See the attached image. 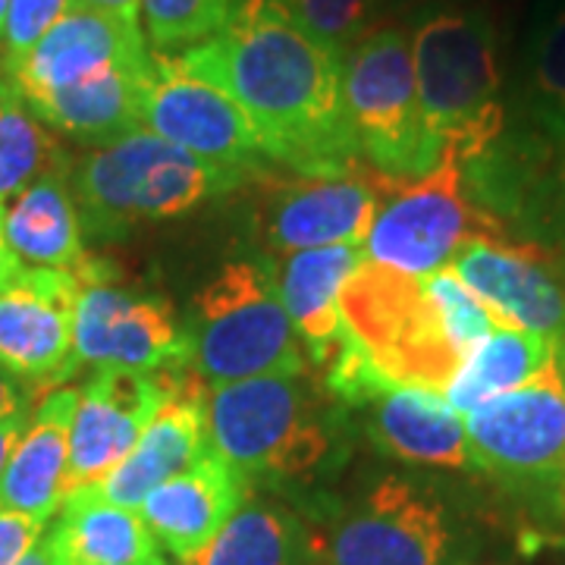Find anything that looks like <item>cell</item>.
<instances>
[{"label":"cell","instance_id":"cell-31","mask_svg":"<svg viewBox=\"0 0 565 565\" xmlns=\"http://www.w3.org/2000/svg\"><path fill=\"white\" fill-rule=\"evenodd\" d=\"M236 3L239 0H141V32L158 54H180L223 32Z\"/></svg>","mask_w":565,"mask_h":565},{"label":"cell","instance_id":"cell-23","mask_svg":"<svg viewBox=\"0 0 565 565\" xmlns=\"http://www.w3.org/2000/svg\"><path fill=\"white\" fill-rule=\"evenodd\" d=\"M362 262V245L305 248V252H289L277 262H270L282 308L302 340L308 364L318 362L345 333L340 299H343L345 282Z\"/></svg>","mask_w":565,"mask_h":565},{"label":"cell","instance_id":"cell-28","mask_svg":"<svg viewBox=\"0 0 565 565\" xmlns=\"http://www.w3.org/2000/svg\"><path fill=\"white\" fill-rule=\"evenodd\" d=\"M553 359L556 345L546 337L515 327H497L465 352L456 374L444 386V399L465 418L509 390L531 384Z\"/></svg>","mask_w":565,"mask_h":565},{"label":"cell","instance_id":"cell-11","mask_svg":"<svg viewBox=\"0 0 565 565\" xmlns=\"http://www.w3.org/2000/svg\"><path fill=\"white\" fill-rule=\"evenodd\" d=\"M478 236L505 233L471 202L462 163L446 161L422 180L399 182L386 195L364 239V258L408 277H430Z\"/></svg>","mask_w":565,"mask_h":565},{"label":"cell","instance_id":"cell-25","mask_svg":"<svg viewBox=\"0 0 565 565\" xmlns=\"http://www.w3.org/2000/svg\"><path fill=\"white\" fill-rule=\"evenodd\" d=\"M44 537L54 565H148L161 556L139 512L107 503L92 487L66 493Z\"/></svg>","mask_w":565,"mask_h":565},{"label":"cell","instance_id":"cell-37","mask_svg":"<svg viewBox=\"0 0 565 565\" xmlns=\"http://www.w3.org/2000/svg\"><path fill=\"white\" fill-rule=\"evenodd\" d=\"M76 3L92 7V10H102V13H110V17H120V20L126 22H139L141 0H76Z\"/></svg>","mask_w":565,"mask_h":565},{"label":"cell","instance_id":"cell-41","mask_svg":"<svg viewBox=\"0 0 565 565\" xmlns=\"http://www.w3.org/2000/svg\"><path fill=\"white\" fill-rule=\"evenodd\" d=\"M7 7H10V0H0V39H3V20H7Z\"/></svg>","mask_w":565,"mask_h":565},{"label":"cell","instance_id":"cell-39","mask_svg":"<svg viewBox=\"0 0 565 565\" xmlns=\"http://www.w3.org/2000/svg\"><path fill=\"white\" fill-rule=\"evenodd\" d=\"M17 565H54V556H51V544H47V537L41 534V541L25 556H22Z\"/></svg>","mask_w":565,"mask_h":565},{"label":"cell","instance_id":"cell-17","mask_svg":"<svg viewBox=\"0 0 565 565\" xmlns=\"http://www.w3.org/2000/svg\"><path fill=\"white\" fill-rule=\"evenodd\" d=\"M170 367L154 374L95 371L79 386V403L70 427L66 493L102 484L132 452L145 424L161 408Z\"/></svg>","mask_w":565,"mask_h":565},{"label":"cell","instance_id":"cell-19","mask_svg":"<svg viewBox=\"0 0 565 565\" xmlns=\"http://www.w3.org/2000/svg\"><path fill=\"white\" fill-rule=\"evenodd\" d=\"M151 51L139 22H126L76 3L25 57L0 66V73L22 102H32L66 85L92 79L110 66L145 63Z\"/></svg>","mask_w":565,"mask_h":565},{"label":"cell","instance_id":"cell-40","mask_svg":"<svg viewBox=\"0 0 565 565\" xmlns=\"http://www.w3.org/2000/svg\"><path fill=\"white\" fill-rule=\"evenodd\" d=\"M430 3H440V0H381V10L390 13V10H396V13H418L424 7H430Z\"/></svg>","mask_w":565,"mask_h":565},{"label":"cell","instance_id":"cell-35","mask_svg":"<svg viewBox=\"0 0 565 565\" xmlns=\"http://www.w3.org/2000/svg\"><path fill=\"white\" fill-rule=\"evenodd\" d=\"M39 396V390H32L25 381H20L17 374H10L0 364V418H7L13 412H22V408H32Z\"/></svg>","mask_w":565,"mask_h":565},{"label":"cell","instance_id":"cell-20","mask_svg":"<svg viewBox=\"0 0 565 565\" xmlns=\"http://www.w3.org/2000/svg\"><path fill=\"white\" fill-rule=\"evenodd\" d=\"M252 490L255 487L211 449L199 462L154 487L139 505V515L154 541L182 559L202 550Z\"/></svg>","mask_w":565,"mask_h":565},{"label":"cell","instance_id":"cell-36","mask_svg":"<svg viewBox=\"0 0 565 565\" xmlns=\"http://www.w3.org/2000/svg\"><path fill=\"white\" fill-rule=\"evenodd\" d=\"M35 408V405H32ZM32 408H22V412H13L7 418H0V481H3V468L10 462L13 449L20 444L22 430L29 427V418H32Z\"/></svg>","mask_w":565,"mask_h":565},{"label":"cell","instance_id":"cell-9","mask_svg":"<svg viewBox=\"0 0 565 565\" xmlns=\"http://www.w3.org/2000/svg\"><path fill=\"white\" fill-rule=\"evenodd\" d=\"M252 230L267 255H289L323 245H362L384 199L399 185L371 163L352 161L323 170L248 173Z\"/></svg>","mask_w":565,"mask_h":565},{"label":"cell","instance_id":"cell-18","mask_svg":"<svg viewBox=\"0 0 565 565\" xmlns=\"http://www.w3.org/2000/svg\"><path fill=\"white\" fill-rule=\"evenodd\" d=\"M207 390L192 364L170 367L161 408L145 424L132 452L92 490L107 503L139 512L145 497L211 452L207 437Z\"/></svg>","mask_w":565,"mask_h":565},{"label":"cell","instance_id":"cell-24","mask_svg":"<svg viewBox=\"0 0 565 565\" xmlns=\"http://www.w3.org/2000/svg\"><path fill=\"white\" fill-rule=\"evenodd\" d=\"M154 73V54L145 63L110 66L92 79L25 102L41 122L82 141H107L141 129L145 95Z\"/></svg>","mask_w":565,"mask_h":565},{"label":"cell","instance_id":"cell-22","mask_svg":"<svg viewBox=\"0 0 565 565\" xmlns=\"http://www.w3.org/2000/svg\"><path fill=\"white\" fill-rule=\"evenodd\" d=\"M364 430L371 444L399 462L475 471L465 418L446 403L440 390L390 386L367 403Z\"/></svg>","mask_w":565,"mask_h":565},{"label":"cell","instance_id":"cell-13","mask_svg":"<svg viewBox=\"0 0 565 565\" xmlns=\"http://www.w3.org/2000/svg\"><path fill=\"white\" fill-rule=\"evenodd\" d=\"M449 267L500 327L546 337L565 367V255L512 236H478Z\"/></svg>","mask_w":565,"mask_h":565},{"label":"cell","instance_id":"cell-3","mask_svg":"<svg viewBox=\"0 0 565 565\" xmlns=\"http://www.w3.org/2000/svg\"><path fill=\"white\" fill-rule=\"evenodd\" d=\"M333 405L311 367L211 386V449L252 487L315 481L337 449Z\"/></svg>","mask_w":565,"mask_h":565},{"label":"cell","instance_id":"cell-12","mask_svg":"<svg viewBox=\"0 0 565 565\" xmlns=\"http://www.w3.org/2000/svg\"><path fill=\"white\" fill-rule=\"evenodd\" d=\"M462 170L471 202L505 236L565 255V145L509 120L503 136Z\"/></svg>","mask_w":565,"mask_h":565},{"label":"cell","instance_id":"cell-1","mask_svg":"<svg viewBox=\"0 0 565 565\" xmlns=\"http://www.w3.org/2000/svg\"><path fill=\"white\" fill-rule=\"evenodd\" d=\"M173 57L243 107L267 161L289 170L362 161L345 117L343 57L280 0H239L223 32Z\"/></svg>","mask_w":565,"mask_h":565},{"label":"cell","instance_id":"cell-2","mask_svg":"<svg viewBox=\"0 0 565 565\" xmlns=\"http://www.w3.org/2000/svg\"><path fill=\"white\" fill-rule=\"evenodd\" d=\"M408 41L422 122L440 161H475L509 122L497 13L487 3H430Z\"/></svg>","mask_w":565,"mask_h":565},{"label":"cell","instance_id":"cell-32","mask_svg":"<svg viewBox=\"0 0 565 565\" xmlns=\"http://www.w3.org/2000/svg\"><path fill=\"white\" fill-rule=\"evenodd\" d=\"M308 35L345 57V51L381 25V0H280Z\"/></svg>","mask_w":565,"mask_h":565},{"label":"cell","instance_id":"cell-14","mask_svg":"<svg viewBox=\"0 0 565 565\" xmlns=\"http://www.w3.org/2000/svg\"><path fill=\"white\" fill-rule=\"evenodd\" d=\"M73 352L79 367L154 374L189 364L185 327L161 296L129 292L117 282L79 286L73 315Z\"/></svg>","mask_w":565,"mask_h":565},{"label":"cell","instance_id":"cell-10","mask_svg":"<svg viewBox=\"0 0 565 565\" xmlns=\"http://www.w3.org/2000/svg\"><path fill=\"white\" fill-rule=\"evenodd\" d=\"M318 546L321 565H452L456 522L434 487L384 475L337 512Z\"/></svg>","mask_w":565,"mask_h":565},{"label":"cell","instance_id":"cell-27","mask_svg":"<svg viewBox=\"0 0 565 565\" xmlns=\"http://www.w3.org/2000/svg\"><path fill=\"white\" fill-rule=\"evenodd\" d=\"M70 167L44 173L25 185L13 204H3V239L25 267L76 270L88 255L82 243V221L73 189Z\"/></svg>","mask_w":565,"mask_h":565},{"label":"cell","instance_id":"cell-38","mask_svg":"<svg viewBox=\"0 0 565 565\" xmlns=\"http://www.w3.org/2000/svg\"><path fill=\"white\" fill-rule=\"evenodd\" d=\"M22 267H25V264L13 255V248L3 239V204H0V289L17 280V274H20Z\"/></svg>","mask_w":565,"mask_h":565},{"label":"cell","instance_id":"cell-8","mask_svg":"<svg viewBox=\"0 0 565 565\" xmlns=\"http://www.w3.org/2000/svg\"><path fill=\"white\" fill-rule=\"evenodd\" d=\"M340 311L386 384L444 393L465 359L424 277L364 258L345 282Z\"/></svg>","mask_w":565,"mask_h":565},{"label":"cell","instance_id":"cell-29","mask_svg":"<svg viewBox=\"0 0 565 565\" xmlns=\"http://www.w3.org/2000/svg\"><path fill=\"white\" fill-rule=\"evenodd\" d=\"M515 122L565 145V0H546L531 22Z\"/></svg>","mask_w":565,"mask_h":565},{"label":"cell","instance_id":"cell-16","mask_svg":"<svg viewBox=\"0 0 565 565\" xmlns=\"http://www.w3.org/2000/svg\"><path fill=\"white\" fill-rule=\"evenodd\" d=\"M76 296V277L51 267H22L0 289V364L41 396L79 374L73 352Z\"/></svg>","mask_w":565,"mask_h":565},{"label":"cell","instance_id":"cell-30","mask_svg":"<svg viewBox=\"0 0 565 565\" xmlns=\"http://www.w3.org/2000/svg\"><path fill=\"white\" fill-rule=\"evenodd\" d=\"M70 158L57 139L41 126V120L25 107L10 82L0 76V204L17 199L25 185L70 167Z\"/></svg>","mask_w":565,"mask_h":565},{"label":"cell","instance_id":"cell-5","mask_svg":"<svg viewBox=\"0 0 565 565\" xmlns=\"http://www.w3.org/2000/svg\"><path fill=\"white\" fill-rule=\"evenodd\" d=\"M182 327L189 364L207 386L308 367L267 258L223 264L195 292Z\"/></svg>","mask_w":565,"mask_h":565},{"label":"cell","instance_id":"cell-15","mask_svg":"<svg viewBox=\"0 0 565 565\" xmlns=\"http://www.w3.org/2000/svg\"><path fill=\"white\" fill-rule=\"evenodd\" d=\"M141 129L221 167L258 170L267 161L262 136L243 107L221 85L189 73L173 54H154Z\"/></svg>","mask_w":565,"mask_h":565},{"label":"cell","instance_id":"cell-21","mask_svg":"<svg viewBox=\"0 0 565 565\" xmlns=\"http://www.w3.org/2000/svg\"><path fill=\"white\" fill-rule=\"evenodd\" d=\"M79 403V386L47 390L32 408L29 427L3 468L0 512H20L51 522L66 500L70 475V427Z\"/></svg>","mask_w":565,"mask_h":565},{"label":"cell","instance_id":"cell-4","mask_svg":"<svg viewBox=\"0 0 565 565\" xmlns=\"http://www.w3.org/2000/svg\"><path fill=\"white\" fill-rule=\"evenodd\" d=\"M252 170L195 158L148 129L98 141L70 170V189L82 230L114 243L136 226L195 214L199 207L243 189Z\"/></svg>","mask_w":565,"mask_h":565},{"label":"cell","instance_id":"cell-34","mask_svg":"<svg viewBox=\"0 0 565 565\" xmlns=\"http://www.w3.org/2000/svg\"><path fill=\"white\" fill-rule=\"evenodd\" d=\"M47 531V522L29 519L20 512H0V565H17L39 544L41 534Z\"/></svg>","mask_w":565,"mask_h":565},{"label":"cell","instance_id":"cell-6","mask_svg":"<svg viewBox=\"0 0 565 565\" xmlns=\"http://www.w3.org/2000/svg\"><path fill=\"white\" fill-rule=\"evenodd\" d=\"M475 471L546 525L565 527V367L546 364L531 384L465 415Z\"/></svg>","mask_w":565,"mask_h":565},{"label":"cell","instance_id":"cell-7","mask_svg":"<svg viewBox=\"0 0 565 565\" xmlns=\"http://www.w3.org/2000/svg\"><path fill=\"white\" fill-rule=\"evenodd\" d=\"M343 102L362 158L386 180L412 182L440 167L418 107L408 29L381 22L343 57Z\"/></svg>","mask_w":565,"mask_h":565},{"label":"cell","instance_id":"cell-26","mask_svg":"<svg viewBox=\"0 0 565 565\" xmlns=\"http://www.w3.org/2000/svg\"><path fill=\"white\" fill-rule=\"evenodd\" d=\"M180 565H321V546L305 519L274 497L248 493L226 525Z\"/></svg>","mask_w":565,"mask_h":565},{"label":"cell","instance_id":"cell-33","mask_svg":"<svg viewBox=\"0 0 565 565\" xmlns=\"http://www.w3.org/2000/svg\"><path fill=\"white\" fill-rule=\"evenodd\" d=\"M76 0H10L3 39H0V66L17 63L39 44L54 22H61Z\"/></svg>","mask_w":565,"mask_h":565},{"label":"cell","instance_id":"cell-42","mask_svg":"<svg viewBox=\"0 0 565 565\" xmlns=\"http://www.w3.org/2000/svg\"><path fill=\"white\" fill-rule=\"evenodd\" d=\"M148 565H173V563H167V559H163V556H158V559H154V563H148Z\"/></svg>","mask_w":565,"mask_h":565}]
</instances>
